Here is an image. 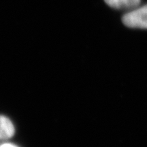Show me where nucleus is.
<instances>
[{
  "label": "nucleus",
  "instance_id": "obj_1",
  "mask_svg": "<svg viewBox=\"0 0 147 147\" xmlns=\"http://www.w3.org/2000/svg\"><path fill=\"white\" fill-rule=\"evenodd\" d=\"M122 21L130 28L147 29V5L130 10L124 14Z\"/></svg>",
  "mask_w": 147,
  "mask_h": 147
},
{
  "label": "nucleus",
  "instance_id": "obj_2",
  "mask_svg": "<svg viewBox=\"0 0 147 147\" xmlns=\"http://www.w3.org/2000/svg\"><path fill=\"white\" fill-rule=\"evenodd\" d=\"M15 131V127L12 120L6 116L0 115V141L11 138Z\"/></svg>",
  "mask_w": 147,
  "mask_h": 147
},
{
  "label": "nucleus",
  "instance_id": "obj_3",
  "mask_svg": "<svg viewBox=\"0 0 147 147\" xmlns=\"http://www.w3.org/2000/svg\"><path fill=\"white\" fill-rule=\"evenodd\" d=\"M111 8L117 10H133L138 6L140 0H104Z\"/></svg>",
  "mask_w": 147,
  "mask_h": 147
},
{
  "label": "nucleus",
  "instance_id": "obj_4",
  "mask_svg": "<svg viewBox=\"0 0 147 147\" xmlns=\"http://www.w3.org/2000/svg\"><path fill=\"white\" fill-rule=\"evenodd\" d=\"M0 147H18V146H16V144H12V143L5 142L0 144Z\"/></svg>",
  "mask_w": 147,
  "mask_h": 147
}]
</instances>
